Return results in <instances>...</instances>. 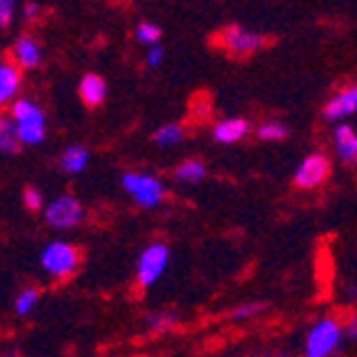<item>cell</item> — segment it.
<instances>
[{
	"mask_svg": "<svg viewBox=\"0 0 357 357\" xmlns=\"http://www.w3.org/2000/svg\"><path fill=\"white\" fill-rule=\"evenodd\" d=\"M160 38H162L160 25L150 23V20H143V23H137V28H135V40H137V43H143L145 48L160 45Z\"/></svg>",
	"mask_w": 357,
	"mask_h": 357,
	"instance_id": "20",
	"label": "cell"
},
{
	"mask_svg": "<svg viewBox=\"0 0 357 357\" xmlns=\"http://www.w3.org/2000/svg\"><path fill=\"white\" fill-rule=\"evenodd\" d=\"M83 218H85L83 205L73 195H58L55 200H50L45 205V222L53 230H70V227L80 225Z\"/></svg>",
	"mask_w": 357,
	"mask_h": 357,
	"instance_id": "7",
	"label": "cell"
},
{
	"mask_svg": "<svg viewBox=\"0 0 357 357\" xmlns=\"http://www.w3.org/2000/svg\"><path fill=\"white\" fill-rule=\"evenodd\" d=\"M262 312H265V303H257V300H252V303L238 305V307L230 312V317H232V320H252V317L262 315Z\"/></svg>",
	"mask_w": 357,
	"mask_h": 357,
	"instance_id": "22",
	"label": "cell"
},
{
	"mask_svg": "<svg viewBox=\"0 0 357 357\" xmlns=\"http://www.w3.org/2000/svg\"><path fill=\"white\" fill-rule=\"evenodd\" d=\"M205 175H208V167H205L203 160H197V158L183 160L175 167V180H178V183H188V185L203 183Z\"/></svg>",
	"mask_w": 357,
	"mask_h": 357,
	"instance_id": "16",
	"label": "cell"
},
{
	"mask_svg": "<svg viewBox=\"0 0 357 357\" xmlns=\"http://www.w3.org/2000/svg\"><path fill=\"white\" fill-rule=\"evenodd\" d=\"M347 335V340H355L357 337V320L355 317H350V322H347V330L342 328V337Z\"/></svg>",
	"mask_w": 357,
	"mask_h": 357,
	"instance_id": "27",
	"label": "cell"
},
{
	"mask_svg": "<svg viewBox=\"0 0 357 357\" xmlns=\"http://www.w3.org/2000/svg\"><path fill=\"white\" fill-rule=\"evenodd\" d=\"M20 85H23V73L13 63H0V107L18 100Z\"/></svg>",
	"mask_w": 357,
	"mask_h": 357,
	"instance_id": "13",
	"label": "cell"
},
{
	"mask_svg": "<svg viewBox=\"0 0 357 357\" xmlns=\"http://www.w3.org/2000/svg\"><path fill=\"white\" fill-rule=\"evenodd\" d=\"M248 135H250V120L245 118H225L213 128L215 143L220 145H235Z\"/></svg>",
	"mask_w": 357,
	"mask_h": 357,
	"instance_id": "12",
	"label": "cell"
},
{
	"mask_svg": "<svg viewBox=\"0 0 357 357\" xmlns=\"http://www.w3.org/2000/svg\"><path fill=\"white\" fill-rule=\"evenodd\" d=\"M15 8H18L15 0H0V30L10 28L13 18H15Z\"/></svg>",
	"mask_w": 357,
	"mask_h": 357,
	"instance_id": "25",
	"label": "cell"
},
{
	"mask_svg": "<svg viewBox=\"0 0 357 357\" xmlns=\"http://www.w3.org/2000/svg\"><path fill=\"white\" fill-rule=\"evenodd\" d=\"M120 183H123V188L132 195L137 208H145V210L160 208L167 195L165 183H162L160 178H155L153 173H132L130 170V173L123 175Z\"/></svg>",
	"mask_w": 357,
	"mask_h": 357,
	"instance_id": "5",
	"label": "cell"
},
{
	"mask_svg": "<svg viewBox=\"0 0 357 357\" xmlns=\"http://www.w3.org/2000/svg\"><path fill=\"white\" fill-rule=\"evenodd\" d=\"M287 126L280 120H265L257 126V137L260 140H268V143H278V140H285L287 137Z\"/></svg>",
	"mask_w": 357,
	"mask_h": 357,
	"instance_id": "19",
	"label": "cell"
},
{
	"mask_svg": "<svg viewBox=\"0 0 357 357\" xmlns=\"http://www.w3.org/2000/svg\"><path fill=\"white\" fill-rule=\"evenodd\" d=\"M23 205L28 210H33V213H38V210L45 208V197H43V192L38 190V188H25L23 190Z\"/></svg>",
	"mask_w": 357,
	"mask_h": 357,
	"instance_id": "24",
	"label": "cell"
},
{
	"mask_svg": "<svg viewBox=\"0 0 357 357\" xmlns=\"http://www.w3.org/2000/svg\"><path fill=\"white\" fill-rule=\"evenodd\" d=\"M262 357H273V355H262Z\"/></svg>",
	"mask_w": 357,
	"mask_h": 357,
	"instance_id": "28",
	"label": "cell"
},
{
	"mask_svg": "<svg viewBox=\"0 0 357 357\" xmlns=\"http://www.w3.org/2000/svg\"><path fill=\"white\" fill-rule=\"evenodd\" d=\"M10 128L13 135L18 140L20 148H36V145L45 143L48 137V120H45V110L30 98H18L10 105Z\"/></svg>",
	"mask_w": 357,
	"mask_h": 357,
	"instance_id": "1",
	"label": "cell"
},
{
	"mask_svg": "<svg viewBox=\"0 0 357 357\" xmlns=\"http://www.w3.org/2000/svg\"><path fill=\"white\" fill-rule=\"evenodd\" d=\"M10 55H13V66L18 68L20 73L33 70V68H38L43 63L40 43H38L36 38H30V36H20L18 40L13 43Z\"/></svg>",
	"mask_w": 357,
	"mask_h": 357,
	"instance_id": "10",
	"label": "cell"
},
{
	"mask_svg": "<svg viewBox=\"0 0 357 357\" xmlns=\"http://www.w3.org/2000/svg\"><path fill=\"white\" fill-rule=\"evenodd\" d=\"M185 140V128L180 123H165L153 132V143L160 148H175Z\"/></svg>",
	"mask_w": 357,
	"mask_h": 357,
	"instance_id": "17",
	"label": "cell"
},
{
	"mask_svg": "<svg viewBox=\"0 0 357 357\" xmlns=\"http://www.w3.org/2000/svg\"><path fill=\"white\" fill-rule=\"evenodd\" d=\"M357 110V88L355 85H345L340 88L328 102L322 107V118L328 123H347L350 115H355Z\"/></svg>",
	"mask_w": 357,
	"mask_h": 357,
	"instance_id": "9",
	"label": "cell"
},
{
	"mask_svg": "<svg viewBox=\"0 0 357 357\" xmlns=\"http://www.w3.org/2000/svg\"><path fill=\"white\" fill-rule=\"evenodd\" d=\"M333 145L337 150L340 160L345 165H355L357 162V130L350 123H337L333 130Z\"/></svg>",
	"mask_w": 357,
	"mask_h": 357,
	"instance_id": "11",
	"label": "cell"
},
{
	"mask_svg": "<svg viewBox=\"0 0 357 357\" xmlns=\"http://www.w3.org/2000/svg\"><path fill=\"white\" fill-rule=\"evenodd\" d=\"M175 325V315L173 312H155L148 317V330L150 333H165Z\"/></svg>",
	"mask_w": 357,
	"mask_h": 357,
	"instance_id": "23",
	"label": "cell"
},
{
	"mask_svg": "<svg viewBox=\"0 0 357 357\" xmlns=\"http://www.w3.org/2000/svg\"><path fill=\"white\" fill-rule=\"evenodd\" d=\"M333 175V162L325 153H310L295 170V185L303 190H315L320 185L328 183Z\"/></svg>",
	"mask_w": 357,
	"mask_h": 357,
	"instance_id": "8",
	"label": "cell"
},
{
	"mask_svg": "<svg viewBox=\"0 0 357 357\" xmlns=\"http://www.w3.org/2000/svg\"><path fill=\"white\" fill-rule=\"evenodd\" d=\"M167 265H170V248L165 243H150L135 265V278L140 287H153L155 282L165 275Z\"/></svg>",
	"mask_w": 357,
	"mask_h": 357,
	"instance_id": "6",
	"label": "cell"
},
{
	"mask_svg": "<svg viewBox=\"0 0 357 357\" xmlns=\"http://www.w3.org/2000/svg\"><path fill=\"white\" fill-rule=\"evenodd\" d=\"M38 303H40V290H38V287H23V290L15 295V303H13L15 315H20V317L30 315V312L38 307Z\"/></svg>",
	"mask_w": 357,
	"mask_h": 357,
	"instance_id": "18",
	"label": "cell"
},
{
	"mask_svg": "<svg viewBox=\"0 0 357 357\" xmlns=\"http://www.w3.org/2000/svg\"><path fill=\"white\" fill-rule=\"evenodd\" d=\"M342 345V325L335 317H322L307 330L303 357H337Z\"/></svg>",
	"mask_w": 357,
	"mask_h": 357,
	"instance_id": "2",
	"label": "cell"
},
{
	"mask_svg": "<svg viewBox=\"0 0 357 357\" xmlns=\"http://www.w3.org/2000/svg\"><path fill=\"white\" fill-rule=\"evenodd\" d=\"M40 268L55 280H68L80 268V250L66 240H53L40 250Z\"/></svg>",
	"mask_w": 357,
	"mask_h": 357,
	"instance_id": "3",
	"label": "cell"
},
{
	"mask_svg": "<svg viewBox=\"0 0 357 357\" xmlns=\"http://www.w3.org/2000/svg\"><path fill=\"white\" fill-rule=\"evenodd\" d=\"M20 145L13 135V128H10V120L6 115H0V155H13L18 153Z\"/></svg>",
	"mask_w": 357,
	"mask_h": 357,
	"instance_id": "21",
	"label": "cell"
},
{
	"mask_svg": "<svg viewBox=\"0 0 357 357\" xmlns=\"http://www.w3.org/2000/svg\"><path fill=\"white\" fill-rule=\"evenodd\" d=\"M215 43L220 45L225 53L232 58H248L268 45V38L257 33V30L245 28V25H225V28L215 36Z\"/></svg>",
	"mask_w": 357,
	"mask_h": 357,
	"instance_id": "4",
	"label": "cell"
},
{
	"mask_svg": "<svg viewBox=\"0 0 357 357\" xmlns=\"http://www.w3.org/2000/svg\"><path fill=\"white\" fill-rule=\"evenodd\" d=\"M77 96H80V100L88 107H98V105H102L107 98V83L98 73H88V75H83L80 83H77Z\"/></svg>",
	"mask_w": 357,
	"mask_h": 357,
	"instance_id": "14",
	"label": "cell"
},
{
	"mask_svg": "<svg viewBox=\"0 0 357 357\" xmlns=\"http://www.w3.org/2000/svg\"><path fill=\"white\" fill-rule=\"evenodd\" d=\"M60 170H66L68 175H77V173H83L85 167H88L90 162V150L85 148V145L80 143H73L68 145L63 153H60Z\"/></svg>",
	"mask_w": 357,
	"mask_h": 357,
	"instance_id": "15",
	"label": "cell"
},
{
	"mask_svg": "<svg viewBox=\"0 0 357 357\" xmlns=\"http://www.w3.org/2000/svg\"><path fill=\"white\" fill-rule=\"evenodd\" d=\"M165 60V48L162 45H153V48L145 50V66L148 68H158Z\"/></svg>",
	"mask_w": 357,
	"mask_h": 357,
	"instance_id": "26",
	"label": "cell"
}]
</instances>
